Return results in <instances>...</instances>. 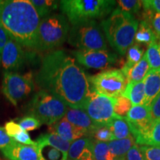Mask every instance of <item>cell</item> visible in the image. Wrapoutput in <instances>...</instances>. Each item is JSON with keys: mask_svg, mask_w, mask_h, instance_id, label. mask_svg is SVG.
<instances>
[{"mask_svg": "<svg viewBox=\"0 0 160 160\" xmlns=\"http://www.w3.org/2000/svg\"><path fill=\"white\" fill-rule=\"evenodd\" d=\"M36 82L41 90L72 108L83 109L92 92L88 77L74 58L62 50L51 52L43 58Z\"/></svg>", "mask_w": 160, "mask_h": 160, "instance_id": "cell-1", "label": "cell"}, {"mask_svg": "<svg viewBox=\"0 0 160 160\" xmlns=\"http://www.w3.org/2000/svg\"><path fill=\"white\" fill-rule=\"evenodd\" d=\"M39 22L29 0H0V27L19 45L36 48Z\"/></svg>", "mask_w": 160, "mask_h": 160, "instance_id": "cell-2", "label": "cell"}, {"mask_svg": "<svg viewBox=\"0 0 160 160\" xmlns=\"http://www.w3.org/2000/svg\"><path fill=\"white\" fill-rule=\"evenodd\" d=\"M139 22L134 16L114 9L100 26L110 45L120 55H125L134 44V38L139 28Z\"/></svg>", "mask_w": 160, "mask_h": 160, "instance_id": "cell-3", "label": "cell"}, {"mask_svg": "<svg viewBox=\"0 0 160 160\" xmlns=\"http://www.w3.org/2000/svg\"><path fill=\"white\" fill-rule=\"evenodd\" d=\"M60 8L72 25L95 21L111 13L117 1L113 0H62Z\"/></svg>", "mask_w": 160, "mask_h": 160, "instance_id": "cell-4", "label": "cell"}, {"mask_svg": "<svg viewBox=\"0 0 160 160\" xmlns=\"http://www.w3.org/2000/svg\"><path fill=\"white\" fill-rule=\"evenodd\" d=\"M69 23L64 15L51 14L40 20L36 50L41 51L57 48L68 37Z\"/></svg>", "mask_w": 160, "mask_h": 160, "instance_id": "cell-5", "label": "cell"}, {"mask_svg": "<svg viewBox=\"0 0 160 160\" xmlns=\"http://www.w3.org/2000/svg\"><path fill=\"white\" fill-rule=\"evenodd\" d=\"M68 42L79 51H108L102 29L96 21L72 25Z\"/></svg>", "mask_w": 160, "mask_h": 160, "instance_id": "cell-6", "label": "cell"}, {"mask_svg": "<svg viewBox=\"0 0 160 160\" xmlns=\"http://www.w3.org/2000/svg\"><path fill=\"white\" fill-rule=\"evenodd\" d=\"M67 110L68 106L62 100L44 90L33 96L28 108L30 115L48 126L62 119Z\"/></svg>", "mask_w": 160, "mask_h": 160, "instance_id": "cell-7", "label": "cell"}, {"mask_svg": "<svg viewBox=\"0 0 160 160\" xmlns=\"http://www.w3.org/2000/svg\"><path fill=\"white\" fill-rule=\"evenodd\" d=\"M34 88L31 72L21 75L16 72L5 71L4 73L2 91L12 105L17 106L19 101L28 96Z\"/></svg>", "mask_w": 160, "mask_h": 160, "instance_id": "cell-8", "label": "cell"}, {"mask_svg": "<svg viewBox=\"0 0 160 160\" xmlns=\"http://www.w3.org/2000/svg\"><path fill=\"white\" fill-rule=\"evenodd\" d=\"M91 90L111 98L122 95L127 81L121 70H108L88 77Z\"/></svg>", "mask_w": 160, "mask_h": 160, "instance_id": "cell-9", "label": "cell"}, {"mask_svg": "<svg viewBox=\"0 0 160 160\" xmlns=\"http://www.w3.org/2000/svg\"><path fill=\"white\" fill-rule=\"evenodd\" d=\"M114 102L115 98L92 91L83 110L98 125L108 126L112 119L117 117L113 111Z\"/></svg>", "mask_w": 160, "mask_h": 160, "instance_id": "cell-10", "label": "cell"}, {"mask_svg": "<svg viewBox=\"0 0 160 160\" xmlns=\"http://www.w3.org/2000/svg\"><path fill=\"white\" fill-rule=\"evenodd\" d=\"M75 60L88 68L105 70L113 66L118 56L109 51H77L72 52Z\"/></svg>", "mask_w": 160, "mask_h": 160, "instance_id": "cell-11", "label": "cell"}, {"mask_svg": "<svg viewBox=\"0 0 160 160\" xmlns=\"http://www.w3.org/2000/svg\"><path fill=\"white\" fill-rule=\"evenodd\" d=\"M25 52L22 45L9 39L1 53V64L6 71L13 72L20 69L25 63Z\"/></svg>", "mask_w": 160, "mask_h": 160, "instance_id": "cell-12", "label": "cell"}, {"mask_svg": "<svg viewBox=\"0 0 160 160\" xmlns=\"http://www.w3.org/2000/svg\"><path fill=\"white\" fill-rule=\"evenodd\" d=\"M125 119L130 126L132 136L148 128L153 122L151 108L145 105L133 106Z\"/></svg>", "mask_w": 160, "mask_h": 160, "instance_id": "cell-13", "label": "cell"}, {"mask_svg": "<svg viewBox=\"0 0 160 160\" xmlns=\"http://www.w3.org/2000/svg\"><path fill=\"white\" fill-rule=\"evenodd\" d=\"M48 130L50 133H56L70 142H73L75 140L88 136L87 132L76 127L68 121L65 117L50 125Z\"/></svg>", "mask_w": 160, "mask_h": 160, "instance_id": "cell-14", "label": "cell"}, {"mask_svg": "<svg viewBox=\"0 0 160 160\" xmlns=\"http://www.w3.org/2000/svg\"><path fill=\"white\" fill-rule=\"evenodd\" d=\"M9 160H39L37 145H26L15 142L2 150Z\"/></svg>", "mask_w": 160, "mask_h": 160, "instance_id": "cell-15", "label": "cell"}, {"mask_svg": "<svg viewBox=\"0 0 160 160\" xmlns=\"http://www.w3.org/2000/svg\"><path fill=\"white\" fill-rule=\"evenodd\" d=\"M65 117L76 127L87 132L88 136H91L95 130L100 126L96 124L83 109L68 107Z\"/></svg>", "mask_w": 160, "mask_h": 160, "instance_id": "cell-16", "label": "cell"}, {"mask_svg": "<svg viewBox=\"0 0 160 160\" xmlns=\"http://www.w3.org/2000/svg\"><path fill=\"white\" fill-rule=\"evenodd\" d=\"M93 141L89 137H82L71 142L68 157L72 160H94L93 155Z\"/></svg>", "mask_w": 160, "mask_h": 160, "instance_id": "cell-17", "label": "cell"}, {"mask_svg": "<svg viewBox=\"0 0 160 160\" xmlns=\"http://www.w3.org/2000/svg\"><path fill=\"white\" fill-rule=\"evenodd\" d=\"M136 143L144 146H160V119L133 136Z\"/></svg>", "mask_w": 160, "mask_h": 160, "instance_id": "cell-18", "label": "cell"}, {"mask_svg": "<svg viewBox=\"0 0 160 160\" xmlns=\"http://www.w3.org/2000/svg\"><path fill=\"white\" fill-rule=\"evenodd\" d=\"M144 85L145 93L144 105L151 106L160 93V68L150 70L144 79Z\"/></svg>", "mask_w": 160, "mask_h": 160, "instance_id": "cell-19", "label": "cell"}, {"mask_svg": "<svg viewBox=\"0 0 160 160\" xmlns=\"http://www.w3.org/2000/svg\"><path fill=\"white\" fill-rule=\"evenodd\" d=\"M150 65L145 55H144L140 61L133 67L122 71L123 75L125 76L126 81L128 83L139 82L145 79L148 73L150 71Z\"/></svg>", "mask_w": 160, "mask_h": 160, "instance_id": "cell-20", "label": "cell"}, {"mask_svg": "<svg viewBox=\"0 0 160 160\" xmlns=\"http://www.w3.org/2000/svg\"><path fill=\"white\" fill-rule=\"evenodd\" d=\"M122 95L130 99L133 106L143 105L145 99L144 80L139 82L128 83Z\"/></svg>", "mask_w": 160, "mask_h": 160, "instance_id": "cell-21", "label": "cell"}, {"mask_svg": "<svg viewBox=\"0 0 160 160\" xmlns=\"http://www.w3.org/2000/svg\"><path fill=\"white\" fill-rule=\"evenodd\" d=\"M133 136L122 139H114L108 142L109 149L115 158H124L133 146L136 145Z\"/></svg>", "mask_w": 160, "mask_h": 160, "instance_id": "cell-22", "label": "cell"}, {"mask_svg": "<svg viewBox=\"0 0 160 160\" xmlns=\"http://www.w3.org/2000/svg\"><path fill=\"white\" fill-rule=\"evenodd\" d=\"M108 126L111 130L113 140L125 139L132 136L130 126L125 118L115 117Z\"/></svg>", "mask_w": 160, "mask_h": 160, "instance_id": "cell-23", "label": "cell"}, {"mask_svg": "<svg viewBox=\"0 0 160 160\" xmlns=\"http://www.w3.org/2000/svg\"><path fill=\"white\" fill-rule=\"evenodd\" d=\"M37 144H45V145H51L52 147L60 150V151L68 153L70 148L71 142L66 141L59 135L53 133H43L40 135L37 139Z\"/></svg>", "mask_w": 160, "mask_h": 160, "instance_id": "cell-24", "label": "cell"}, {"mask_svg": "<svg viewBox=\"0 0 160 160\" xmlns=\"http://www.w3.org/2000/svg\"><path fill=\"white\" fill-rule=\"evenodd\" d=\"M157 39H159V37L156 35L149 24L144 20L141 21L136 33L134 42L138 45L144 44V45H149L153 42L157 41Z\"/></svg>", "mask_w": 160, "mask_h": 160, "instance_id": "cell-25", "label": "cell"}, {"mask_svg": "<svg viewBox=\"0 0 160 160\" xmlns=\"http://www.w3.org/2000/svg\"><path fill=\"white\" fill-rule=\"evenodd\" d=\"M39 160H67L68 153L45 144H37Z\"/></svg>", "mask_w": 160, "mask_h": 160, "instance_id": "cell-26", "label": "cell"}, {"mask_svg": "<svg viewBox=\"0 0 160 160\" xmlns=\"http://www.w3.org/2000/svg\"><path fill=\"white\" fill-rule=\"evenodd\" d=\"M39 18H45L51 15V12L57 9L59 3L53 0H30Z\"/></svg>", "mask_w": 160, "mask_h": 160, "instance_id": "cell-27", "label": "cell"}, {"mask_svg": "<svg viewBox=\"0 0 160 160\" xmlns=\"http://www.w3.org/2000/svg\"><path fill=\"white\" fill-rule=\"evenodd\" d=\"M126 53H127V59H126V62L122 68V71H125L137 64L142 59L145 53L142 47H141L140 45L134 43L131 47L129 48Z\"/></svg>", "mask_w": 160, "mask_h": 160, "instance_id": "cell-28", "label": "cell"}, {"mask_svg": "<svg viewBox=\"0 0 160 160\" xmlns=\"http://www.w3.org/2000/svg\"><path fill=\"white\" fill-rule=\"evenodd\" d=\"M146 59L148 62L151 70L160 68V40L152 42L148 45L145 53Z\"/></svg>", "mask_w": 160, "mask_h": 160, "instance_id": "cell-29", "label": "cell"}, {"mask_svg": "<svg viewBox=\"0 0 160 160\" xmlns=\"http://www.w3.org/2000/svg\"><path fill=\"white\" fill-rule=\"evenodd\" d=\"M93 155L94 160H113L115 159L107 142H93Z\"/></svg>", "mask_w": 160, "mask_h": 160, "instance_id": "cell-30", "label": "cell"}, {"mask_svg": "<svg viewBox=\"0 0 160 160\" xmlns=\"http://www.w3.org/2000/svg\"><path fill=\"white\" fill-rule=\"evenodd\" d=\"M117 7L115 9L130 14L139 13L142 8V1L139 0H119L117 1Z\"/></svg>", "mask_w": 160, "mask_h": 160, "instance_id": "cell-31", "label": "cell"}, {"mask_svg": "<svg viewBox=\"0 0 160 160\" xmlns=\"http://www.w3.org/2000/svg\"><path fill=\"white\" fill-rule=\"evenodd\" d=\"M132 107H133V105L131 102L125 96L121 95L119 97L115 98L113 111H114L115 115L117 117L125 118Z\"/></svg>", "mask_w": 160, "mask_h": 160, "instance_id": "cell-32", "label": "cell"}, {"mask_svg": "<svg viewBox=\"0 0 160 160\" xmlns=\"http://www.w3.org/2000/svg\"><path fill=\"white\" fill-rule=\"evenodd\" d=\"M143 15L144 21L149 24L156 35L160 38V13L145 11Z\"/></svg>", "mask_w": 160, "mask_h": 160, "instance_id": "cell-33", "label": "cell"}, {"mask_svg": "<svg viewBox=\"0 0 160 160\" xmlns=\"http://www.w3.org/2000/svg\"><path fill=\"white\" fill-rule=\"evenodd\" d=\"M92 137L95 139V141L102 142H109L113 141V138L111 130L108 126H99L92 133Z\"/></svg>", "mask_w": 160, "mask_h": 160, "instance_id": "cell-34", "label": "cell"}, {"mask_svg": "<svg viewBox=\"0 0 160 160\" xmlns=\"http://www.w3.org/2000/svg\"><path fill=\"white\" fill-rule=\"evenodd\" d=\"M19 125L23 131H31L38 129L42 124L40 122L39 120H38L36 117L29 115L22 118L19 121Z\"/></svg>", "mask_w": 160, "mask_h": 160, "instance_id": "cell-35", "label": "cell"}, {"mask_svg": "<svg viewBox=\"0 0 160 160\" xmlns=\"http://www.w3.org/2000/svg\"><path fill=\"white\" fill-rule=\"evenodd\" d=\"M144 160H160V146L140 145Z\"/></svg>", "mask_w": 160, "mask_h": 160, "instance_id": "cell-36", "label": "cell"}, {"mask_svg": "<svg viewBox=\"0 0 160 160\" xmlns=\"http://www.w3.org/2000/svg\"><path fill=\"white\" fill-rule=\"evenodd\" d=\"M5 130L7 134L10 137L14 138L16 136L19 134L20 132L23 131L22 128L20 127L19 123L16 122L14 121H9L6 122L5 125Z\"/></svg>", "mask_w": 160, "mask_h": 160, "instance_id": "cell-37", "label": "cell"}, {"mask_svg": "<svg viewBox=\"0 0 160 160\" xmlns=\"http://www.w3.org/2000/svg\"><path fill=\"white\" fill-rule=\"evenodd\" d=\"M142 8L145 11L160 13V0H145L142 1Z\"/></svg>", "mask_w": 160, "mask_h": 160, "instance_id": "cell-38", "label": "cell"}, {"mask_svg": "<svg viewBox=\"0 0 160 160\" xmlns=\"http://www.w3.org/2000/svg\"><path fill=\"white\" fill-rule=\"evenodd\" d=\"M13 139H14L17 142L22 144V145L33 146L37 145V143L36 142H33V140L31 139L30 135L28 133V132L25 131L20 132L19 134L17 135L14 138H13Z\"/></svg>", "mask_w": 160, "mask_h": 160, "instance_id": "cell-39", "label": "cell"}, {"mask_svg": "<svg viewBox=\"0 0 160 160\" xmlns=\"http://www.w3.org/2000/svg\"><path fill=\"white\" fill-rule=\"evenodd\" d=\"M125 160H144L143 156L139 149V146L136 144L128 152L127 154L124 157Z\"/></svg>", "mask_w": 160, "mask_h": 160, "instance_id": "cell-40", "label": "cell"}, {"mask_svg": "<svg viewBox=\"0 0 160 160\" xmlns=\"http://www.w3.org/2000/svg\"><path fill=\"white\" fill-rule=\"evenodd\" d=\"M151 117L153 121H157L160 119V93L158 94L153 102L151 103Z\"/></svg>", "mask_w": 160, "mask_h": 160, "instance_id": "cell-41", "label": "cell"}, {"mask_svg": "<svg viewBox=\"0 0 160 160\" xmlns=\"http://www.w3.org/2000/svg\"><path fill=\"white\" fill-rule=\"evenodd\" d=\"M15 142L13 138L10 137L7 134L5 128L0 126V150L5 148L8 145L14 143Z\"/></svg>", "mask_w": 160, "mask_h": 160, "instance_id": "cell-42", "label": "cell"}, {"mask_svg": "<svg viewBox=\"0 0 160 160\" xmlns=\"http://www.w3.org/2000/svg\"><path fill=\"white\" fill-rule=\"evenodd\" d=\"M10 39L9 36L7 34V33L0 27V51H2L3 48L5 47L6 43L8 42Z\"/></svg>", "mask_w": 160, "mask_h": 160, "instance_id": "cell-43", "label": "cell"}, {"mask_svg": "<svg viewBox=\"0 0 160 160\" xmlns=\"http://www.w3.org/2000/svg\"><path fill=\"white\" fill-rule=\"evenodd\" d=\"M113 160H125V159H124V158H115V159Z\"/></svg>", "mask_w": 160, "mask_h": 160, "instance_id": "cell-44", "label": "cell"}, {"mask_svg": "<svg viewBox=\"0 0 160 160\" xmlns=\"http://www.w3.org/2000/svg\"><path fill=\"white\" fill-rule=\"evenodd\" d=\"M1 51H0V64H1Z\"/></svg>", "mask_w": 160, "mask_h": 160, "instance_id": "cell-45", "label": "cell"}, {"mask_svg": "<svg viewBox=\"0 0 160 160\" xmlns=\"http://www.w3.org/2000/svg\"><path fill=\"white\" fill-rule=\"evenodd\" d=\"M67 160H72V159H67Z\"/></svg>", "mask_w": 160, "mask_h": 160, "instance_id": "cell-46", "label": "cell"}]
</instances>
